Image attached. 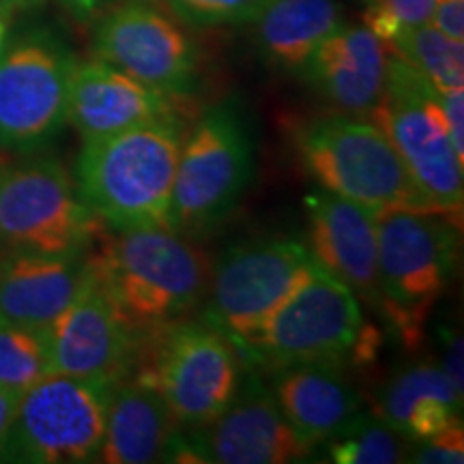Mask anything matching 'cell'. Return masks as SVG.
Wrapping results in <instances>:
<instances>
[{"label":"cell","instance_id":"1","mask_svg":"<svg viewBox=\"0 0 464 464\" xmlns=\"http://www.w3.org/2000/svg\"><path fill=\"white\" fill-rule=\"evenodd\" d=\"M86 266L133 338L179 323L207 299V254L170 228H127L86 247Z\"/></svg>","mask_w":464,"mask_h":464},{"label":"cell","instance_id":"2","mask_svg":"<svg viewBox=\"0 0 464 464\" xmlns=\"http://www.w3.org/2000/svg\"><path fill=\"white\" fill-rule=\"evenodd\" d=\"M181 133L174 119L84 140L78 189L110 228H168Z\"/></svg>","mask_w":464,"mask_h":464},{"label":"cell","instance_id":"3","mask_svg":"<svg viewBox=\"0 0 464 464\" xmlns=\"http://www.w3.org/2000/svg\"><path fill=\"white\" fill-rule=\"evenodd\" d=\"M379 346V329L365 324L357 295L316 263L249 344L246 363H370Z\"/></svg>","mask_w":464,"mask_h":464},{"label":"cell","instance_id":"4","mask_svg":"<svg viewBox=\"0 0 464 464\" xmlns=\"http://www.w3.org/2000/svg\"><path fill=\"white\" fill-rule=\"evenodd\" d=\"M376 226L381 310L404 344L415 346L456 271L458 230L445 213L420 208H382Z\"/></svg>","mask_w":464,"mask_h":464},{"label":"cell","instance_id":"5","mask_svg":"<svg viewBox=\"0 0 464 464\" xmlns=\"http://www.w3.org/2000/svg\"><path fill=\"white\" fill-rule=\"evenodd\" d=\"M299 160L323 189L382 208L434 211L376 123L351 114L312 121L297 133Z\"/></svg>","mask_w":464,"mask_h":464},{"label":"cell","instance_id":"6","mask_svg":"<svg viewBox=\"0 0 464 464\" xmlns=\"http://www.w3.org/2000/svg\"><path fill=\"white\" fill-rule=\"evenodd\" d=\"M372 116L428 205L448 216L460 213L464 161L451 147L439 91L402 58L390 56L385 92Z\"/></svg>","mask_w":464,"mask_h":464},{"label":"cell","instance_id":"7","mask_svg":"<svg viewBox=\"0 0 464 464\" xmlns=\"http://www.w3.org/2000/svg\"><path fill=\"white\" fill-rule=\"evenodd\" d=\"M252 142L230 106L198 119L179 150L168 228L183 237L207 235L235 211L252 179Z\"/></svg>","mask_w":464,"mask_h":464},{"label":"cell","instance_id":"8","mask_svg":"<svg viewBox=\"0 0 464 464\" xmlns=\"http://www.w3.org/2000/svg\"><path fill=\"white\" fill-rule=\"evenodd\" d=\"M314 266L310 249L295 239H258L230 247L211 269L207 323L222 332L246 362L265 323Z\"/></svg>","mask_w":464,"mask_h":464},{"label":"cell","instance_id":"9","mask_svg":"<svg viewBox=\"0 0 464 464\" xmlns=\"http://www.w3.org/2000/svg\"><path fill=\"white\" fill-rule=\"evenodd\" d=\"M112 382L50 372L20 396L3 460L78 464L100 458Z\"/></svg>","mask_w":464,"mask_h":464},{"label":"cell","instance_id":"10","mask_svg":"<svg viewBox=\"0 0 464 464\" xmlns=\"http://www.w3.org/2000/svg\"><path fill=\"white\" fill-rule=\"evenodd\" d=\"M100 218L54 160L0 170V246L9 252L82 254Z\"/></svg>","mask_w":464,"mask_h":464},{"label":"cell","instance_id":"11","mask_svg":"<svg viewBox=\"0 0 464 464\" xmlns=\"http://www.w3.org/2000/svg\"><path fill=\"white\" fill-rule=\"evenodd\" d=\"M160 335L153 359L136 381L161 393L174 421L191 428L208 426L239 392V353L208 323H174Z\"/></svg>","mask_w":464,"mask_h":464},{"label":"cell","instance_id":"12","mask_svg":"<svg viewBox=\"0 0 464 464\" xmlns=\"http://www.w3.org/2000/svg\"><path fill=\"white\" fill-rule=\"evenodd\" d=\"M75 58L54 33L28 31L0 52V144L34 150L67 123Z\"/></svg>","mask_w":464,"mask_h":464},{"label":"cell","instance_id":"13","mask_svg":"<svg viewBox=\"0 0 464 464\" xmlns=\"http://www.w3.org/2000/svg\"><path fill=\"white\" fill-rule=\"evenodd\" d=\"M92 50L100 61L168 97L189 92L198 75L194 39L144 0L106 11L92 31Z\"/></svg>","mask_w":464,"mask_h":464},{"label":"cell","instance_id":"14","mask_svg":"<svg viewBox=\"0 0 464 464\" xmlns=\"http://www.w3.org/2000/svg\"><path fill=\"white\" fill-rule=\"evenodd\" d=\"M189 439L200 462L219 464L299 462L314 450L290 428L274 392L258 376L241 381L228 409Z\"/></svg>","mask_w":464,"mask_h":464},{"label":"cell","instance_id":"15","mask_svg":"<svg viewBox=\"0 0 464 464\" xmlns=\"http://www.w3.org/2000/svg\"><path fill=\"white\" fill-rule=\"evenodd\" d=\"M52 372L78 379L119 382L133 353V335L112 301L92 280L86 266V280L61 316L48 327Z\"/></svg>","mask_w":464,"mask_h":464},{"label":"cell","instance_id":"16","mask_svg":"<svg viewBox=\"0 0 464 464\" xmlns=\"http://www.w3.org/2000/svg\"><path fill=\"white\" fill-rule=\"evenodd\" d=\"M305 211L307 249L316 263L357 297L381 307L379 211L327 189L307 196Z\"/></svg>","mask_w":464,"mask_h":464},{"label":"cell","instance_id":"17","mask_svg":"<svg viewBox=\"0 0 464 464\" xmlns=\"http://www.w3.org/2000/svg\"><path fill=\"white\" fill-rule=\"evenodd\" d=\"M387 61L385 44L370 28L342 24L318 45L299 73L340 112L365 116L382 100Z\"/></svg>","mask_w":464,"mask_h":464},{"label":"cell","instance_id":"18","mask_svg":"<svg viewBox=\"0 0 464 464\" xmlns=\"http://www.w3.org/2000/svg\"><path fill=\"white\" fill-rule=\"evenodd\" d=\"M161 119H172L168 95L149 89L100 58L75 63L69 84L67 123L84 140Z\"/></svg>","mask_w":464,"mask_h":464},{"label":"cell","instance_id":"19","mask_svg":"<svg viewBox=\"0 0 464 464\" xmlns=\"http://www.w3.org/2000/svg\"><path fill=\"white\" fill-rule=\"evenodd\" d=\"M84 280V252H11L0 260V323L48 327L75 299Z\"/></svg>","mask_w":464,"mask_h":464},{"label":"cell","instance_id":"20","mask_svg":"<svg viewBox=\"0 0 464 464\" xmlns=\"http://www.w3.org/2000/svg\"><path fill=\"white\" fill-rule=\"evenodd\" d=\"M271 392L290 428L312 448L335 439L362 415V398L335 363L277 368Z\"/></svg>","mask_w":464,"mask_h":464},{"label":"cell","instance_id":"21","mask_svg":"<svg viewBox=\"0 0 464 464\" xmlns=\"http://www.w3.org/2000/svg\"><path fill=\"white\" fill-rule=\"evenodd\" d=\"M166 400L147 382H114L108 400L106 432L97 460L147 464L164 458L174 428Z\"/></svg>","mask_w":464,"mask_h":464},{"label":"cell","instance_id":"22","mask_svg":"<svg viewBox=\"0 0 464 464\" xmlns=\"http://www.w3.org/2000/svg\"><path fill=\"white\" fill-rule=\"evenodd\" d=\"M266 65L299 73L329 34L344 24L338 0H266L252 20Z\"/></svg>","mask_w":464,"mask_h":464},{"label":"cell","instance_id":"23","mask_svg":"<svg viewBox=\"0 0 464 464\" xmlns=\"http://www.w3.org/2000/svg\"><path fill=\"white\" fill-rule=\"evenodd\" d=\"M387 44L437 91L464 86V42L450 39L432 24H421L402 28Z\"/></svg>","mask_w":464,"mask_h":464},{"label":"cell","instance_id":"24","mask_svg":"<svg viewBox=\"0 0 464 464\" xmlns=\"http://www.w3.org/2000/svg\"><path fill=\"white\" fill-rule=\"evenodd\" d=\"M428 398L443 400L456 409H462V393L456 390L450 376L434 363H417L393 376L381 387L374 400V417L402 434L406 413L417 402Z\"/></svg>","mask_w":464,"mask_h":464},{"label":"cell","instance_id":"25","mask_svg":"<svg viewBox=\"0 0 464 464\" xmlns=\"http://www.w3.org/2000/svg\"><path fill=\"white\" fill-rule=\"evenodd\" d=\"M52 372L45 327L0 323V387L24 393Z\"/></svg>","mask_w":464,"mask_h":464},{"label":"cell","instance_id":"26","mask_svg":"<svg viewBox=\"0 0 464 464\" xmlns=\"http://www.w3.org/2000/svg\"><path fill=\"white\" fill-rule=\"evenodd\" d=\"M413 440L379 417L359 415L344 432L332 439L329 456L338 464H396L409 460Z\"/></svg>","mask_w":464,"mask_h":464},{"label":"cell","instance_id":"27","mask_svg":"<svg viewBox=\"0 0 464 464\" xmlns=\"http://www.w3.org/2000/svg\"><path fill=\"white\" fill-rule=\"evenodd\" d=\"M179 20L194 28L252 24L266 0H164Z\"/></svg>","mask_w":464,"mask_h":464},{"label":"cell","instance_id":"28","mask_svg":"<svg viewBox=\"0 0 464 464\" xmlns=\"http://www.w3.org/2000/svg\"><path fill=\"white\" fill-rule=\"evenodd\" d=\"M365 28H370L382 44L402 28L430 24L437 0H365Z\"/></svg>","mask_w":464,"mask_h":464},{"label":"cell","instance_id":"29","mask_svg":"<svg viewBox=\"0 0 464 464\" xmlns=\"http://www.w3.org/2000/svg\"><path fill=\"white\" fill-rule=\"evenodd\" d=\"M411 462L421 464H460L464 462V432L458 421L437 437L420 440V448L411 450Z\"/></svg>","mask_w":464,"mask_h":464},{"label":"cell","instance_id":"30","mask_svg":"<svg viewBox=\"0 0 464 464\" xmlns=\"http://www.w3.org/2000/svg\"><path fill=\"white\" fill-rule=\"evenodd\" d=\"M439 103L448 123L451 147L460 161H464V89L439 91Z\"/></svg>","mask_w":464,"mask_h":464},{"label":"cell","instance_id":"31","mask_svg":"<svg viewBox=\"0 0 464 464\" xmlns=\"http://www.w3.org/2000/svg\"><path fill=\"white\" fill-rule=\"evenodd\" d=\"M430 24L450 39L464 42V0H437Z\"/></svg>","mask_w":464,"mask_h":464},{"label":"cell","instance_id":"32","mask_svg":"<svg viewBox=\"0 0 464 464\" xmlns=\"http://www.w3.org/2000/svg\"><path fill=\"white\" fill-rule=\"evenodd\" d=\"M443 363L440 370L450 376L454 387L460 393H464V381H462V338L458 334H445V346H443Z\"/></svg>","mask_w":464,"mask_h":464},{"label":"cell","instance_id":"33","mask_svg":"<svg viewBox=\"0 0 464 464\" xmlns=\"http://www.w3.org/2000/svg\"><path fill=\"white\" fill-rule=\"evenodd\" d=\"M20 396L22 393H15L11 390H5V387H0V460H3L5 448H7L9 432H11V426H14Z\"/></svg>","mask_w":464,"mask_h":464},{"label":"cell","instance_id":"34","mask_svg":"<svg viewBox=\"0 0 464 464\" xmlns=\"http://www.w3.org/2000/svg\"><path fill=\"white\" fill-rule=\"evenodd\" d=\"M61 3L69 9V14L78 17V20L86 22L100 14V9L108 3V0H61Z\"/></svg>","mask_w":464,"mask_h":464},{"label":"cell","instance_id":"35","mask_svg":"<svg viewBox=\"0 0 464 464\" xmlns=\"http://www.w3.org/2000/svg\"><path fill=\"white\" fill-rule=\"evenodd\" d=\"M45 0H0V14L5 17L14 14H26V11H34L44 7Z\"/></svg>","mask_w":464,"mask_h":464},{"label":"cell","instance_id":"36","mask_svg":"<svg viewBox=\"0 0 464 464\" xmlns=\"http://www.w3.org/2000/svg\"><path fill=\"white\" fill-rule=\"evenodd\" d=\"M5 42H7V17L0 14V52L5 48Z\"/></svg>","mask_w":464,"mask_h":464},{"label":"cell","instance_id":"37","mask_svg":"<svg viewBox=\"0 0 464 464\" xmlns=\"http://www.w3.org/2000/svg\"><path fill=\"white\" fill-rule=\"evenodd\" d=\"M0 260H3V258H0Z\"/></svg>","mask_w":464,"mask_h":464}]
</instances>
